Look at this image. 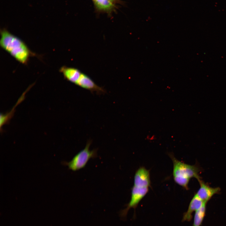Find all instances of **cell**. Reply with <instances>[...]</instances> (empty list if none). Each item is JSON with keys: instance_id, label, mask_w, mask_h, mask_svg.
<instances>
[{"instance_id": "6da1fadb", "label": "cell", "mask_w": 226, "mask_h": 226, "mask_svg": "<svg viewBox=\"0 0 226 226\" xmlns=\"http://www.w3.org/2000/svg\"><path fill=\"white\" fill-rule=\"evenodd\" d=\"M0 33L1 47L20 63L26 64L32 53L25 44L5 29Z\"/></svg>"}, {"instance_id": "7a4b0ae2", "label": "cell", "mask_w": 226, "mask_h": 226, "mask_svg": "<svg viewBox=\"0 0 226 226\" xmlns=\"http://www.w3.org/2000/svg\"><path fill=\"white\" fill-rule=\"evenodd\" d=\"M168 155L173 162V179L177 184L188 190L191 178H194L198 181L201 179L199 175L201 170L198 166L188 164L180 161L172 153H169Z\"/></svg>"}, {"instance_id": "3957f363", "label": "cell", "mask_w": 226, "mask_h": 226, "mask_svg": "<svg viewBox=\"0 0 226 226\" xmlns=\"http://www.w3.org/2000/svg\"><path fill=\"white\" fill-rule=\"evenodd\" d=\"M92 143L91 140H89L84 148L76 154L69 162L64 164L68 168L73 171L79 170L85 167L89 161L91 159L97 157V149L89 150Z\"/></svg>"}, {"instance_id": "277c9868", "label": "cell", "mask_w": 226, "mask_h": 226, "mask_svg": "<svg viewBox=\"0 0 226 226\" xmlns=\"http://www.w3.org/2000/svg\"><path fill=\"white\" fill-rule=\"evenodd\" d=\"M148 187H143L133 185L131 189V199L126 208L120 212L121 217H125L131 208L135 209L143 198L149 191Z\"/></svg>"}, {"instance_id": "5b68a950", "label": "cell", "mask_w": 226, "mask_h": 226, "mask_svg": "<svg viewBox=\"0 0 226 226\" xmlns=\"http://www.w3.org/2000/svg\"><path fill=\"white\" fill-rule=\"evenodd\" d=\"M75 84L91 92H95L98 94L105 93V90L103 88L98 85L89 77L83 73Z\"/></svg>"}, {"instance_id": "8992f818", "label": "cell", "mask_w": 226, "mask_h": 226, "mask_svg": "<svg viewBox=\"0 0 226 226\" xmlns=\"http://www.w3.org/2000/svg\"><path fill=\"white\" fill-rule=\"evenodd\" d=\"M198 182L200 187L195 194L204 202L207 203L214 195L218 194L220 191L219 187H211L201 179Z\"/></svg>"}, {"instance_id": "52a82bcc", "label": "cell", "mask_w": 226, "mask_h": 226, "mask_svg": "<svg viewBox=\"0 0 226 226\" xmlns=\"http://www.w3.org/2000/svg\"><path fill=\"white\" fill-rule=\"evenodd\" d=\"M133 185L143 187H150L151 180L149 171L144 167H139L136 171Z\"/></svg>"}, {"instance_id": "ba28073f", "label": "cell", "mask_w": 226, "mask_h": 226, "mask_svg": "<svg viewBox=\"0 0 226 226\" xmlns=\"http://www.w3.org/2000/svg\"><path fill=\"white\" fill-rule=\"evenodd\" d=\"M204 202L195 194L190 202L187 210L183 214L182 221H190L192 218L193 212L200 208Z\"/></svg>"}, {"instance_id": "9c48e42d", "label": "cell", "mask_w": 226, "mask_h": 226, "mask_svg": "<svg viewBox=\"0 0 226 226\" xmlns=\"http://www.w3.org/2000/svg\"><path fill=\"white\" fill-rule=\"evenodd\" d=\"M59 71L67 80L75 84L82 73L77 68L63 66Z\"/></svg>"}, {"instance_id": "30bf717a", "label": "cell", "mask_w": 226, "mask_h": 226, "mask_svg": "<svg viewBox=\"0 0 226 226\" xmlns=\"http://www.w3.org/2000/svg\"><path fill=\"white\" fill-rule=\"evenodd\" d=\"M207 203L204 202L202 207L195 211L193 226H200L206 215Z\"/></svg>"}, {"instance_id": "8fae6325", "label": "cell", "mask_w": 226, "mask_h": 226, "mask_svg": "<svg viewBox=\"0 0 226 226\" xmlns=\"http://www.w3.org/2000/svg\"><path fill=\"white\" fill-rule=\"evenodd\" d=\"M96 7L100 10L108 11L114 7L113 3L110 0H93Z\"/></svg>"}, {"instance_id": "7c38bea8", "label": "cell", "mask_w": 226, "mask_h": 226, "mask_svg": "<svg viewBox=\"0 0 226 226\" xmlns=\"http://www.w3.org/2000/svg\"><path fill=\"white\" fill-rule=\"evenodd\" d=\"M112 3L115 1V0H110Z\"/></svg>"}]
</instances>
